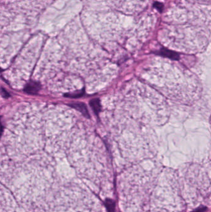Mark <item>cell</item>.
Here are the masks:
<instances>
[{"label": "cell", "instance_id": "1", "mask_svg": "<svg viewBox=\"0 0 211 212\" xmlns=\"http://www.w3.org/2000/svg\"><path fill=\"white\" fill-rule=\"evenodd\" d=\"M40 89H41V84L35 81H31L26 86L24 91L29 94L35 95L38 93Z\"/></svg>", "mask_w": 211, "mask_h": 212}, {"label": "cell", "instance_id": "2", "mask_svg": "<svg viewBox=\"0 0 211 212\" xmlns=\"http://www.w3.org/2000/svg\"><path fill=\"white\" fill-rule=\"evenodd\" d=\"M70 106H71L72 107L74 108L75 109L80 111L84 116L86 117H89V113L88 110L86 107V106L83 104V103H73L70 104Z\"/></svg>", "mask_w": 211, "mask_h": 212}, {"label": "cell", "instance_id": "3", "mask_svg": "<svg viewBox=\"0 0 211 212\" xmlns=\"http://www.w3.org/2000/svg\"><path fill=\"white\" fill-rule=\"evenodd\" d=\"M159 54L173 60H178L179 58V56L176 53L172 51H170V50H168L167 49H162L160 50L159 52Z\"/></svg>", "mask_w": 211, "mask_h": 212}, {"label": "cell", "instance_id": "4", "mask_svg": "<svg viewBox=\"0 0 211 212\" xmlns=\"http://www.w3.org/2000/svg\"><path fill=\"white\" fill-rule=\"evenodd\" d=\"M105 206L108 212H115V203L111 199H107L105 201Z\"/></svg>", "mask_w": 211, "mask_h": 212}, {"label": "cell", "instance_id": "5", "mask_svg": "<svg viewBox=\"0 0 211 212\" xmlns=\"http://www.w3.org/2000/svg\"><path fill=\"white\" fill-rule=\"evenodd\" d=\"M90 104L92 106V107L94 109L95 112H98L100 110V104H99V101L98 100H91V102H90Z\"/></svg>", "mask_w": 211, "mask_h": 212}, {"label": "cell", "instance_id": "6", "mask_svg": "<svg viewBox=\"0 0 211 212\" xmlns=\"http://www.w3.org/2000/svg\"><path fill=\"white\" fill-rule=\"evenodd\" d=\"M154 6L159 11V12L160 13H162V11H163V9H164V5L162 3H159V2H155L154 4Z\"/></svg>", "mask_w": 211, "mask_h": 212}, {"label": "cell", "instance_id": "7", "mask_svg": "<svg viewBox=\"0 0 211 212\" xmlns=\"http://www.w3.org/2000/svg\"><path fill=\"white\" fill-rule=\"evenodd\" d=\"M2 94L4 97H9L10 96L7 91L4 89L3 88H2Z\"/></svg>", "mask_w": 211, "mask_h": 212}, {"label": "cell", "instance_id": "8", "mask_svg": "<svg viewBox=\"0 0 211 212\" xmlns=\"http://www.w3.org/2000/svg\"><path fill=\"white\" fill-rule=\"evenodd\" d=\"M207 210V208L204 207H199L195 210H194L193 212H205Z\"/></svg>", "mask_w": 211, "mask_h": 212}, {"label": "cell", "instance_id": "9", "mask_svg": "<svg viewBox=\"0 0 211 212\" xmlns=\"http://www.w3.org/2000/svg\"><path fill=\"white\" fill-rule=\"evenodd\" d=\"M2 133V125L1 122H0V136H1Z\"/></svg>", "mask_w": 211, "mask_h": 212}]
</instances>
